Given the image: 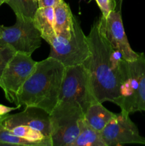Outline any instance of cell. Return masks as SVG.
I'll return each instance as SVG.
<instances>
[{"mask_svg": "<svg viewBox=\"0 0 145 146\" xmlns=\"http://www.w3.org/2000/svg\"><path fill=\"white\" fill-rule=\"evenodd\" d=\"M87 38L91 54L82 64L89 73L94 95L98 102L115 104L122 81L124 58L107 38L102 16L92 24Z\"/></svg>", "mask_w": 145, "mask_h": 146, "instance_id": "1", "label": "cell"}, {"mask_svg": "<svg viewBox=\"0 0 145 146\" xmlns=\"http://www.w3.org/2000/svg\"><path fill=\"white\" fill-rule=\"evenodd\" d=\"M64 71L63 64L52 57L37 61L17 94L14 104L18 108L36 107L50 113L59 101Z\"/></svg>", "mask_w": 145, "mask_h": 146, "instance_id": "2", "label": "cell"}, {"mask_svg": "<svg viewBox=\"0 0 145 146\" xmlns=\"http://www.w3.org/2000/svg\"><path fill=\"white\" fill-rule=\"evenodd\" d=\"M0 123L14 135L36 146H52L50 113L41 108L26 106L22 112L2 115Z\"/></svg>", "mask_w": 145, "mask_h": 146, "instance_id": "3", "label": "cell"}, {"mask_svg": "<svg viewBox=\"0 0 145 146\" xmlns=\"http://www.w3.org/2000/svg\"><path fill=\"white\" fill-rule=\"evenodd\" d=\"M130 115L138 111L145 112V56L133 61L124 59L122 63V81L115 104Z\"/></svg>", "mask_w": 145, "mask_h": 146, "instance_id": "4", "label": "cell"}, {"mask_svg": "<svg viewBox=\"0 0 145 146\" xmlns=\"http://www.w3.org/2000/svg\"><path fill=\"white\" fill-rule=\"evenodd\" d=\"M84 113L75 101H58L50 113L52 146H71L79 133V121Z\"/></svg>", "mask_w": 145, "mask_h": 146, "instance_id": "5", "label": "cell"}, {"mask_svg": "<svg viewBox=\"0 0 145 146\" xmlns=\"http://www.w3.org/2000/svg\"><path fill=\"white\" fill-rule=\"evenodd\" d=\"M49 45V57L58 60L65 67L82 64L91 54L87 36L75 17L71 38L66 39L56 36Z\"/></svg>", "mask_w": 145, "mask_h": 146, "instance_id": "6", "label": "cell"}, {"mask_svg": "<svg viewBox=\"0 0 145 146\" xmlns=\"http://www.w3.org/2000/svg\"><path fill=\"white\" fill-rule=\"evenodd\" d=\"M59 101H75L84 113L91 104L98 102L92 91L89 73L83 64L65 67Z\"/></svg>", "mask_w": 145, "mask_h": 146, "instance_id": "7", "label": "cell"}, {"mask_svg": "<svg viewBox=\"0 0 145 146\" xmlns=\"http://www.w3.org/2000/svg\"><path fill=\"white\" fill-rule=\"evenodd\" d=\"M37 61L31 55L16 52L6 65L0 78V88L7 101L14 104L22 86L34 71Z\"/></svg>", "mask_w": 145, "mask_h": 146, "instance_id": "8", "label": "cell"}, {"mask_svg": "<svg viewBox=\"0 0 145 146\" xmlns=\"http://www.w3.org/2000/svg\"><path fill=\"white\" fill-rule=\"evenodd\" d=\"M41 38L33 20L16 18L11 27L0 25V43L9 46L16 52L31 55L41 46Z\"/></svg>", "mask_w": 145, "mask_h": 146, "instance_id": "9", "label": "cell"}, {"mask_svg": "<svg viewBox=\"0 0 145 146\" xmlns=\"http://www.w3.org/2000/svg\"><path fill=\"white\" fill-rule=\"evenodd\" d=\"M106 146H119L125 144L145 145V138L139 134V130L124 111L116 114L101 131Z\"/></svg>", "mask_w": 145, "mask_h": 146, "instance_id": "10", "label": "cell"}, {"mask_svg": "<svg viewBox=\"0 0 145 146\" xmlns=\"http://www.w3.org/2000/svg\"><path fill=\"white\" fill-rule=\"evenodd\" d=\"M103 19L105 34L112 46L119 51L126 61L136 60L139 57V53L133 51L129 45L122 24L121 11L114 10L107 18L103 17Z\"/></svg>", "mask_w": 145, "mask_h": 146, "instance_id": "11", "label": "cell"}, {"mask_svg": "<svg viewBox=\"0 0 145 146\" xmlns=\"http://www.w3.org/2000/svg\"><path fill=\"white\" fill-rule=\"evenodd\" d=\"M54 8V29L58 37L70 38L73 26V14L69 5L61 0Z\"/></svg>", "mask_w": 145, "mask_h": 146, "instance_id": "12", "label": "cell"}, {"mask_svg": "<svg viewBox=\"0 0 145 146\" xmlns=\"http://www.w3.org/2000/svg\"><path fill=\"white\" fill-rule=\"evenodd\" d=\"M33 21L40 32L41 38L49 44L56 36L54 29L53 7H38L34 14Z\"/></svg>", "mask_w": 145, "mask_h": 146, "instance_id": "13", "label": "cell"}, {"mask_svg": "<svg viewBox=\"0 0 145 146\" xmlns=\"http://www.w3.org/2000/svg\"><path fill=\"white\" fill-rule=\"evenodd\" d=\"M115 115L104 107L102 103L95 102L88 107L84 113V118L91 127L101 132Z\"/></svg>", "mask_w": 145, "mask_h": 146, "instance_id": "14", "label": "cell"}, {"mask_svg": "<svg viewBox=\"0 0 145 146\" xmlns=\"http://www.w3.org/2000/svg\"><path fill=\"white\" fill-rule=\"evenodd\" d=\"M79 133L71 146H106L101 132L88 123L84 117L79 121Z\"/></svg>", "mask_w": 145, "mask_h": 146, "instance_id": "15", "label": "cell"}, {"mask_svg": "<svg viewBox=\"0 0 145 146\" xmlns=\"http://www.w3.org/2000/svg\"><path fill=\"white\" fill-rule=\"evenodd\" d=\"M5 3L14 11L16 18L25 21L33 20L38 8V2L35 0H7Z\"/></svg>", "mask_w": 145, "mask_h": 146, "instance_id": "16", "label": "cell"}, {"mask_svg": "<svg viewBox=\"0 0 145 146\" xmlns=\"http://www.w3.org/2000/svg\"><path fill=\"white\" fill-rule=\"evenodd\" d=\"M1 116L0 120H1ZM4 145L36 146L35 143L31 141L14 135L12 133L6 129L0 123V146Z\"/></svg>", "mask_w": 145, "mask_h": 146, "instance_id": "17", "label": "cell"}, {"mask_svg": "<svg viewBox=\"0 0 145 146\" xmlns=\"http://www.w3.org/2000/svg\"><path fill=\"white\" fill-rule=\"evenodd\" d=\"M15 53L16 52L9 46L0 43V78L6 65Z\"/></svg>", "mask_w": 145, "mask_h": 146, "instance_id": "18", "label": "cell"}, {"mask_svg": "<svg viewBox=\"0 0 145 146\" xmlns=\"http://www.w3.org/2000/svg\"><path fill=\"white\" fill-rule=\"evenodd\" d=\"M102 12V16L107 18L109 13L116 9L115 0H95Z\"/></svg>", "mask_w": 145, "mask_h": 146, "instance_id": "19", "label": "cell"}, {"mask_svg": "<svg viewBox=\"0 0 145 146\" xmlns=\"http://www.w3.org/2000/svg\"><path fill=\"white\" fill-rule=\"evenodd\" d=\"M61 0H38V7H54Z\"/></svg>", "mask_w": 145, "mask_h": 146, "instance_id": "20", "label": "cell"}, {"mask_svg": "<svg viewBox=\"0 0 145 146\" xmlns=\"http://www.w3.org/2000/svg\"><path fill=\"white\" fill-rule=\"evenodd\" d=\"M18 108H19L18 106L9 107V106H6L2 105V104H0V116H1V115H7V114L11 112V111H14V110L18 109Z\"/></svg>", "mask_w": 145, "mask_h": 146, "instance_id": "21", "label": "cell"}, {"mask_svg": "<svg viewBox=\"0 0 145 146\" xmlns=\"http://www.w3.org/2000/svg\"><path fill=\"white\" fill-rule=\"evenodd\" d=\"M115 1H116V9L115 10H117V11H121L123 0H115Z\"/></svg>", "mask_w": 145, "mask_h": 146, "instance_id": "22", "label": "cell"}, {"mask_svg": "<svg viewBox=\"0 0 145 146\" xmlns=\"http://www.w3.org/2000/svg\"><path fill=\"white\" fill-rule=\"evenodd\" d=\"M5 1L6 0H0V6L4 4V3H5Z\"/></svg>", "mask_w": 145, "mask_h": 146, "instance_id": "23", "label": "cell"}, {"mask_svg": "<svg viewBox=\"0 0 145 146\" xmlns=\"http://www.w3.org/2000/svg\"><path fill=\"white\" fill-rule=\"evenodd\" d=\"M36 1V2H38V0H35Z\"/></svg>", "mask_w": 145, "mask_h": 146, "instance_id": "24", "label": "cell"}, {"mask_svg": "<svg viewBox=\"0 0 145 146\" xmlns=\"http://www.w3.org/2000/svg\"><path fill=\"white\" fill-rule=\"evenodd\" d=\"M80 1H81V0H80Z\"/></svg>", "mask_w": 145, "mask_h": 146, "instance_id": "25", "label": "cell"}, {"mask_svg": "<svg viewBox=\"0 0 145 146\" xmlns=\"http://www.w3.org/2000/svg\"><path fill=\"white\" fill-rule=\"evenodd\" d=\"M0 118H1V116H0Z\"/></svg>", "mask_w": 145, "mask_h": 146, "instance_id": "26", "label": "cell"}]
</instances>
